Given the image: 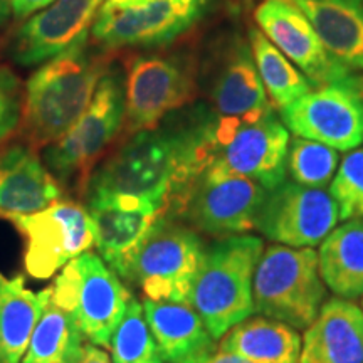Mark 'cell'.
<instances>
[{"label":"cell","instance_id":"cell-3","mask_svg":"<svg viewBox=\"0 0 363 363\" xmlns=\"http://www.w3.org/2000/svg\"><path fill=\"white\" fill-rule=\"evenodd\" d=\"M264 244L251 234L222 238L206 247L189 305L216 340L254 313L252 284Z\"/></svg>","mask_w":363,"mask_h":363},{"label":"cell","instance_id":"cell-22","mask_svg":"<svg viewBox=\"0 0 363 363\" xmlns=\"http://www.w3.org/2000/svg\"><path fill=\"white\" fill-rule=\"evenodd\" d=\"M308 17L331 56L363 71V0H289Z\"/></svg>","mask_w":363,"mask_h":363},{"label":"cell","instance_id":"cell-15","mask_svg":"<svg viewBox=\"0 0 363 363\" xmlns=\"http://www.w3.org/2000/svg\"><path fill=\"white\" fill-rule=\"evenodd\" d=\"M86 208L93 222L94 247L123 281L143 240L169 214L160 203L147 199L108 192L86 194Z\"/></svg>","mask_w":363,"mask_h":363},{"label":"cell","instance_id":"cell-30","mask_svg":"<svg viewBox=\"0 0 363 363\" xmlns=\"http://www.w3.org/2000/svg\"><path fill=\"white\" fill-rule=\"evenodd\" d=\"M340 220L363 219V148L348 152L330 184Z\"/></svg>","mask_w":363,"mask_h":363},{"label":"cell","instance_id":"cell-2","mask_svg":"<svg viewBox=\"0 0 363 363\" xmlns=\"http://www.w3.org/2000/svg\"><path fill=\"white\" fill-rule=\"evenodd\" d=\"M104 52L86 35L33 72L22 93L19 131L26 145L44 150L79 120L110 67Z\"/></svg>","mask_w":363,"mask_h":363},{"label":"cell","instance_id":"cell-34","mask_svg":"<svg viewBox=\"0 0 363 363\" xmlns=\"http://www.w3.org/2000/svg\"><path fill=\"white\" fill-rule=\"evenodd\" d=\"M203 363H252V362H249V360H246V358H242L239 355H234V353H227V352L219 350Z\"/></svg>","mask_w":363,"mask_h":363},{"label":"cell","instance_id":"cell-28","mask_svg":"<svg viewBox=\"0 0 363 363\" xmlns=\"http://www.w3.org/2000/svg\"><path fill=\"white\" fill-rule=\"evenodd\" d=\"M108 348L113 363H163L142 301L135 296L113 331Z\"/></svg>","mask_w":363,"mask_h":363},{"label":"cell","instance_id":"cell-32","mask_svg":"<svg viewBox=\"0 0 363 363\" xmlns=\"http://www.w3.org/2000/svg\"><path fill=\"white\" fill-rule=\"evenodd\" d=\"M54 0H11V12L16 19H29L34 13L49 7Z\"/></svg>","mask_w":363,"mask_h":363},{"label":"cell","instance_id":"cell-6","mask_svg":"<svg viewBox=\"0 0 363 363\" xmlns=\"http://www.w3.org/2000/svg\"><path fill=\"white\" fill-rule=\"evenodd\" d=\"M313 247L274 244L262 252L254 274V313L306 330L325 305L326 288Z\"/></svg>","mask_w":363,"mask_h":363},{"label":"cell","instance_id":"cell-18","mask_svg":"<svg viewBox=\"0 0 363 363\" xmlns=\"http://www.w3.org/2000/svg\"><path fill=\"white\" fill-rule=\"evenodd\" d=\"M61 195V184L34 148L17 143L0 147V216L34 214Z\"/></svg>","mask_w":363,"mask_h":363},{"label":"cell","instance_id":"cell-24","mask_svg":"<svg viewBox=\"0 0 363 363\" xmlns=\"http://www.w3.org/2000/svg\"><path fill=\"white\" fill-rule=\"evenodd\" d=\"M301 345L293 326L266 316H249L227 331L219 350L252 363H299Z\"/></svg>","mask_w":363,"mask_h":363},{"label":"cell","instance_id":"cell-17","mask_svg":"<svg viewBox=\"0 0 363 363\" xmlns=\"http://www.w3.org/2000/svg\"><path fill=\"white\" fill-rule=\"evenodd\" d=\"M104 0H54L13 34L11 56L22 67L40 66L89 35Z\"/></svg>","mask_w":363,"mask_h":363},{"label":"cell","instance_id":"cell-23","mask_svg":"<svg viewBox=\"0 0 363 363\" xmlns=\"http://www.w3.org/2000/svg\"><path fill=\"white\" fill-rule=\"evenodd\" d=\"M51 301V288L33 291L24 276L0 272V363H21L33 331Z\"/></svg>","mask_w":363,"mask_h":363},{"label":"cell","instance_id":"cell-11","mask_svg":"<svg viewBox=\"0 0 363 363\" xmlns=\"http://www.w3.org/2000/svg\"><path fill=\"white\" fill-rule=\"evenodd\" d=\"M24 235V269L34 279H49L67 262L94 246L93 222L86 206L52 202L43 211L11 217Z\"/></svg>","mask_w":363,"mask_h":363},{"label":"cell","instance_id":"cell-19","mask_svg":"<svg viewBox=\"0 0 363 363\" xmlns=\"http://www.w3.org/2000/svg\"><path fill=\"white\" fill-rule=\"evenodd\" d=\"M211 98L219 116L259 118L274 110L247 39L234 38L227 44L217 62Z\"/></svg>","mask_w":363,"mask_h":363},{"label":"cell","instance_id":"cell-37","mask_svg":"<svg viewBox=\"0 0 363 363\" xmlns=\"http://www.w3.org/2000/svg\"><path fill=\"white\" fill-rule=\"evenodd\" d=\"M362 308H363V301H362Z\"/></svg>","mask_w":363,"mask_h":363},{"label":"cell","instance_id":"cell-21","mask_svg":"<svg viewBox=\"0 0 363 363\" xmlns=\"http://www.w3.org/2000/svg\"><path fill=\"white\" fill-rule=\"evenodd\" d=\"M163 363H203L216 353V338L199 313L185 303L142 301Z\"/></svg>","mask_w":363,"mask_h":363},{"label":"cell","instance_id":"cell-35","mask_svg":"<svg viewBox=\"0 0 363 363\" xmlns=\"http://www.w3.org/2000/svg\"><path fill=\"white\" fill-rule=\"evenodd\" d=\"M150 0H104L103 7L106 9H128L135 6H143Z\"/></svg>","mask_w":363,"mask_h":363},{"label":"cell","instance_id":"cell-31","mask_svg":"<svg viewBox=\"0 0 363 363\" xmlns=\"http://www.w3.org/2000/svg\"><path fill=\"white\" fill-rule=\"evenodd\" d=\"M22 110L21 84L7 67H0V145L19 130Z\"/></svg>","mask_w":363,"mask_h":363},{"label":"cell","instance_id":"cell-29","mask_svg":"<svg viewBox=\"0 0 363 363\" xmlns=\"http://www.w3.org/2000/svg\"><path fill=\"white\" fill-rule=\"evenodd\" d=\"M340 165L338 150L320 142L294 136L288 150V174L293 182L306 187L325 189Z\"/></svg>","mask_w":363,"mask_h":363},{"label":"cell","instance_id":"cell-27","mask_svg":"<svg viewBox=\"0 0 363 363\" xmlns=\"http://www.w3.org/2000/svg\"><path fill=\"white\" fill-rule=\"evenodd\" d=\"M84 347L86 338L78 325L66 311L49 301L21 363H76Z\"/></svg>","mask_w":363,"mask_h":363},{"label":"cell","instance_id":"cell-1","mask_svg":"<svg viewBox=\"0 0 363 363\" xmlns=\"http://www.w3.org/2000/svg\"><path fill=\"white\" fill-rule=\"evenodd\" d=\"M208 110L195 111L189 121L128 135V140L96 165L84 194L108 192L147 199L167 212L202 172L201 142Z\"/></svg>","mask_w":363,"mask_h":363},{"label":"cell","instance_id":"cell-36","mask_svg":"<svg viewBox=\"0 0 363 363\" xmlns=\"http://www.w3.org/2000/svg\"><path fill=\"white\" fill-rule=\"evenodd\" d=\"M9 13H11V7L7 6L6 0H0V24L7 21Z\"/></svg>","mask_w":363,"mask_h":363},{"label":"cell","instance_id":"cell-20","mask_svg":"<svg viewBox=\"0 0 363 363\" xmlns=\"http://www.w3.org/2000/svg\"><path fill=\"white\" fill-rule=\"evenodd\" d=\"M299 363H363V310L353 301H326L308 326Z\"/></svg>","mask_w":363,"mask_h":363},{"label":"cell","instance_id":"cell-10","mask_svg":"<svg viewBox=\"0 0 363 363\" xmlns=\"http://www.w3.org/2000/svg\"><path fill=\"white\" fill-rule=\"evenodd\" d=\"M281 121L294 136L352 152L363 145V78L316 86L281 110Z\"/></svg>","mask_w":363,"mask_h":363},{"label":"cell","instance_id":"cell-33","mask_svg":"<svg viewBox=\"0 0 363 363\" xmlns=\"http://www.w3.org/2000/svg\"><path fill=\"white\" fill-rule=\"evenodd\" d=\"M76 363H113L111 357L93 343H86L83 355Z\"/></svg>","mask_w":363,"mask_h":363},{"label":"cell","instance_id":"cell-25","mask_svg":"<svg viewBox=\"0 0 363 363\" xmlns=\"http://www.w3.org/2000/svg\"><path fill=\"white\" fill-rule=\"evenodd\" d=\"M323 283L337 296H363V219L347 220L326 235L318 251Z\"/></svg>","mask_w":363,"mask_h":363},{"label":"cell","instance_id":"cell-7","mask_svg":"<svg viewBox=\"0 0 363 363\" xmlns=\"http://www.w3.org/2000/svg\"><path fill=\"white\" fill-rule=\"evenodd\" d=\"M133 294L98 252H84L62 267L51 303L72 318L86 342L108 347Z\"/></svg>","mask_w":363,"mask_h":363},{"label":"cell","instance_id":"cell-5","mask_svg":"<svg viewBox=\"0 0 363 363\" xmlns=\"http://www.w3.org/2000/svg\"><path fill=\"white\" fill-rule=\"evenodd\" d=\"M125 74L110 65L79 120L44 148L43 162L59 184L78 182L84 190L91 172L125 126Z\"/></svg>","mask_w":363,"mask_h":363},{"label":"cell","instance_id":"cell-13","mask_svg":"<svg viewBox=\"0 0 363 363\" xmlns=\"http://www.w3.org/2000/svg\"><path fill=\"white\" fill-rule=\"evenodd\" d=\"M194 88L187 62L162 54L133 57L125 74V131L133 135L157 128L163 118L192 99Z\"/></svg>","mask_w":363,"mask_h":363},{"label":"cell","instance_id":"cell-12","mask_svg":"<svg viewBox=\"0 0 363 363\" xmlns=\"http://www.w3.org/2000/svg\"><path fill=\"white\" fill-rule=\"evenodd\" d=\"M211 0H150L128 9H99L89 35L103 51L160 48L189 33Z\"/></svg>","mask_w":363,"mask_h":363},{"label":"cell","instance_id":"cell-8","mask_svg":"<svg viewBox=\"0 0 363 363\" xmlns=\"http://www.w3.org/2000/svg\"><path fill=\"white\" fill-rule=\"evenodd\" d=\"M203 251L197 230L167 214L136 251L125 281L138 286L143 296L153 301L189 305Z\"/></svg>","mask_w":363,"mask_h":363},{"label":"cell","instance_id":"cell-4","mask_svg":"<svg viewBox=\"0 0 363 363\" xmlns=\"http://www.w3.org/2000/svg\"><path fill=\"white\" fill-rule=\"evenodd\" d=\"M289 142V130L274 110L259 118L208 113L201 142L202 170L214 167L271 190L286 180Z\"/></svg>","mask_w":363,"mask_h":363},{"label":"cell","instance_id":"cell-9","mask_svg":"<svg viewBox=\"0 0 363 363\" xmlns=\"http://www.w3.org/2000/svg\"><path fill=\"white\" fill-rule=\"evenodd\" d=\"M266 192L256 180L207 167L192 180L174 212L203 234L219 239L242 235L256 229Z\"/></svg>","mask_w":363,"mask_h":363},{"label":"cell","instance_id":"cell-14","mask_svg":"<svg viewBox=\"0 0 363 363\" xmlns=\"http://www.w3.org/2000/svg\"><path fill=\"white\" fill-rule=\"evenodd\" d=\"M338 220V206L328 190L284 180L266 192L256 229L281 246L315 247Z\"/></svg>","mask_w":363,"mask_h":363},{"label":"cell","instance_id":"cell-16","mask_svg":"<svg viewBox=\"0 0 363 363\" xmlns=\"http://www.w3.org/2000/svg\"><path fill=\"white\" fill-rule=\"evenodd\" d=\"M254 19L262 34L315 88L352 74L326 51L308 17L289 0H262L254 11Z\"/></svg>","mask_w":363,"mask_h":363},{"label":"cell","instance_id":"cell-26","mask_svg":"<svg viewBox=\"0 0 363 363\" xmlns=\"http://www.w3.org/2000/svg\"><path fill=\"white\" fill-rule=\"evenodd\" d=\"M247 40L272 106L279 111L284 110L315 88L311 81L262 34L259 27H249Z\"/></svg>","mask_w":363,"mask_h":363}]
</instances>
